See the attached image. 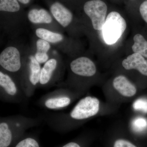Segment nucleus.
<instances>
[{"instance_id":"f257e3e1","label":"nucleus","mask_w":147,"mask_h":147,"mask_svg":"<svg viewBox=\"0 0 147 147\" xmlns=\"http://www.w3.org/2000/svg\"><path fill=\"white\" fill-rule=\"evenodd\" d=\"M25 119H2L0 122V147H11L30 126Z\"/></svg>"},{"instance_id":"f03ea898","label":"nucleus","mask_w":147,"mask_h":147,"mask_svg":"<svg viewBox=\"0 0 147 147\" xmlns=\"http://www.w3.org/2000/svg\"><path fill=\"white\" fill-rule=\"evenodd\" d=\"M126 21L118 12L112 11L108 14L103 28L102 35L108 45L116 43L126 28Z\"/></svg>"},{"instance_id":"7ed1b4c3","label":"nucleus","mask_w":147,"mask_h":147,"mask_svg":"<svg viewBox=\"0 0 147 147\" xmlns=\"http://www.w3.org/2000/svg\"><path fill=\"white\" fill-rule=\"evenodd\" d=\"M100 110V101L97 98L87 96L79 100L69 114L70 118L82 121L94 117Z\"/></svg>"},{"instance_id":"20e7f679","label":"nucleus","mask_w":147,"mask_h":147,"mask_svg":"<svg viewBox=\"0 0 147 147\" xmlns=\"http://www.w3.org/2000/svg\"><path fill=\"white\" fill-rule=\"evenodd\" d=\"M84 10L91 21L93 28L95 30H102L106 18L107 6L100 0H90L84 4Z\"/></svg>"},{"instance_id":"39448f33","label":"nucleus","mask_w":147,"mask_h":147,"mask_svg":"<svg viewBox=\"0 0 147 147\" xmlns=\"http://www.w3.org/2000/svg\"><path fill=\"white\" fill-rule=\"evenodd\" d=\"M26 70L25 74V82L22 85V88L26 96H30L34 89L39 85L41 72V66L35 58L31 55L28 57Z\"/></svg>"},{"instance_id":"423d86ee","label":"nucleus","mask_w":147,"mask_h":147,"mask_svg":"<svg viewBox=\"0 0 147 147\" xmlns=\"http://www.w3.org/2000/svg\"><path fill=\"white\" fill-rule=\"evenodd\" d=\"M0 65L5 71L16 73L23 68L21 55L19 50L13 46L6 47L0 54Z\"/></svg>"},{"instance_id":"0eeeda50","label":"nucleus","mask_w":147,"mask_h":147,"mask_svg":"<svg viewBox=\"0 0 147 147\" xmlns=\"http://www.w3.org/2000/svg\"><path fill=\"white\" fill-rule=\"evenodd\" d=\"M0 88L1 96L10 101H19L23 97V94H25L15 79L3 70L0 71Z\"/></svg>"},{"instance_id":"6e6552de","label":"nucleus","mask_w":147,"mask_h":147,"mask_svg":"<svg viewBox=\"0 0 147 147\" xmlns=\"http://www.w3.org/2000/svg\"><path fill=\"white\" fill-rule=\"evenodd\" d=\"M71 71L74 74L82 77H90L94 76L96 68L93 62L86 57L76 58L69 65Z\"/></svg>"},{"instance_id":"1a4fd4ad","label":"nucleus","mask_w":147,"mask_h":147,"mask_svg":"<svg viewBox=\"0 0 147 147\" xmlns=\"http://www.w3.org/2000/svg\"><path fill=\"white\" fill-rule=\"evenodd\" d=\"M50 11L55 21L64 28H67L73 21L72 12L60 2L56 1L51 3Z\"/></svg>"},{"instance_id":"9d476101","label":"nucleus","mask_w":147,"mask_h":147,"mask_svg":"<svg viewBox=\"0 0 147 147\" xmlns=\"http://www.w3.org/2000/svg\"><path fill=\"white\" fill-rule=\"evenodd\" d=\"M71 97L64 91H59L46 96L42 102L45 108L50 110H59L66 108L71 103Z\"/></svg>"},{"instance_id":"9b49d317","label":"nucleus","mask_w":147,"mask_h":147,"mask_svg":"<svg viewBox=\"0 0 147 147\" xmlns=\"http://www.w3.org/2000/svg\"><path fill=\"white\" fill-rule=\"evenodd\" d=\"M122 65L127 70L137 69L140 73L147 76V60L138 53L129 55L122 62Z\"/></svg>"},{"instance_id":"f8f14e48","label":"nucleus","mask_w":147,"mask_h":147,"mask_svg":"<svg viewBox=\"0 0 147 147\" xmlns=\"http://www.w3.org/2000/svg\"><path fill=\"white\" fill-rule=\"evenodd\" d=\"M113 86L120 94L125 97H133L137 92L135 86L123 75H119L115 78Z\"/></svg>"},{"instance_id":"ddd939ff","label":"nucleus","mask_w":147,"mask_h":147,"mask_svg":"<svg viewBox=\"0 0 147 147\" xmlns=\"http://www.w3.org/2000/svg\"><path fill=\"white\" fill-rule=\"evenodd\" d=\"M58 66L57 59L54 58L49 59L44 64L41 68L39 85L45 86L50 84L57 70Z\"/></svg>"},{"instance_id":"4468645a","label":"nucleus","mask_w":147,"mask_h":147,"mask_svg":"<svg viewBox=\"0 0 147 147\" xmlns=\"http://www.w3.org/2000/svg\"><path fill=\"white\" fill-rule=\"evenodd\" d=\"M53 18L51 13L45 9H32L28 13L29 21L35 25H50L53 23Z\"/></svg>"},{"instance_id":"2eb2a0df","label":"nucleus","mask_w":147,"mask_h":147,"mask_svg":"<svg viewBox=\"0 0 147 147\" xmlns=\"http://www.w3.org/2000/svg\"><path fill=\"white\" fill-rule=\"evenodd\" d=\"M35 34L38 38L53 44L61 43L64 40V37L61 34L52 31L42 27L37 28L36 30Z\"/></svg>"},{"instance_id":"dca6fc26","label":"nucleus","mask_w":147,"mask_h":147,"mask_svg":"<svg viewBox=\"0 0 147 147\" xmlns=\"http://www.w3.org/2000/svg\"><path fill=\"white\" fill-rule=\"evenodd\" d=\"M51 48L50 43L44 40L38 39L36 42V51L34 57L40 64L45 63L49 59L48 52Z\"/></svg>"},{"instance_id":"f3484780","label":"nucleus","mask_w":147,"mask_h":147,"mask_svg":"<svg viewBox=\"0 0 147 147\" xmlns=\"http://www.w3.org/2000/svg\"><path fill=\"white\" fill-rule=\"evenodd\" d=\"M21 10V4L18 0H0L1 13H17Z\"/></svg>"},{"instance_id":"a211bd4d","label":"nucleus","mask_w":147,"mask_h":147,"mask_svg":"<svg viewBox=\"0 0 147 147\" xmlns=\"http://www.w3.org/2000/svg\"><path fill=\"white\" fill-rule=\"evenodd\" d=\"M134 41L132 49L134 53H138L147 58V41L144 37L141 34L135 35Z\"/></svg>"},{"instance_id":"6ab92c4d","label":"nucleus","mask_w":147,"mask_h":147,"mask_svg":"<svg viewBox=\"0 0 147 147\" xmlns=\"http://www.w3.org/2000/svg\"><path fill=\"white\" fill-rule=\"evenodd\" d=\"M11 147H40V146L35 137L24 135Z\"/></svg>"},{"instance_id":"aec40b11","label":"nucleus","mask_w":147,"mask_h":147,"mask_svg":"<svg viewBox=\"0 0 147 147\" xmlns=\"http://www.w3.org/2000/svg\"><path fill=\"white\" fill-rule=\"evenodd\" d=\"M131 126L133 130L137 132H143L147 128V120L144 118L137 117L132 121Z\"/></svg>"},{"instance_id":"412c9836","label":"nucleus","mask_w":147,"mask_h":147,"mask_svg":"<svg viewBox=\"0 0 147 147\" xmlns=\"http://www.w3.org/2000/svg\"><path fill=\"white\" fill-rule=\"evenodd\" d=\"M132 107L136 111L147 113V99L138 98L133 102Z\"/></svg>"},{"instance_id":"4be33fe9","label":"nucleus","mask_w":147,"mask_h":147,"mask_svg":"<svg viewBox=\"0 0 147 147\" xmlns=\"http://www.w3.org/2000/svg\"><path fill=\"white\" fill-rule=\"evenodd\" d=\"M113 147H138L130 141L123 139H117L113 144Z\"/></svg>"},{"instance_id":"5701e85b","label":"nucleus","mask_w":147,"mask_h":147,"mask_svg":"<svg viewBox=\"0 0 147 147\" xmlns=\"http://www.w3.org/2000/svg\"><path fill=\"white\" fill-rule=\"evenodd\" d=\"M139 11L142 18L147 23V0H146L141 4Z\"/></svg>"},{"instance_id":"b1692460","label":"nucleus","mask_w":147,"mask_h":147,"mask_svg":"<svg viewBox=\"0 0 147 147\" xmlns=\"http://www.w3.org/2000/svg\"><path fill=\"white\" fill-rule=\"evenodd\" d=\"M61 147H82L79 143L75 142H71L67 143Z\"/></svg>"},{"instance_id":"393cba45","label":"nucleus","mask_w":147,"mask_h":147,"mask_svg":"<svg viewBox=\"0 0 147 147\" xmlns=\"http://www.w3.org/2000/svg\"><path fill=\"white\" fill-rule=\"evenodd\" d=\"M21 4L24 5H28L31 1V0H18Z\"/></svg>"}]
</instances>
